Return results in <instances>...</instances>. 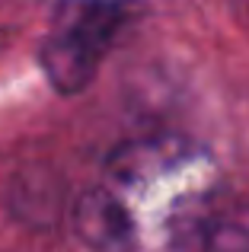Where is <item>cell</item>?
<instances>
[{"label":"cell","instance_id":"6da1fadb","mask_svg":"<svg viewBox=\"0 0 249 252\" xmlns=\"http://www.w3.org/2000/svg\"><path fill=\"white\" fill-rule=\"evenodd\" d=\"M218 166L179 134L137 137L115 150L77 204L90 252H188L218 214Z\"/></svg>","mask_w":249,"mask_h":252},{"label":"cell","instance_id":"7a4b0ae2","mask_svg":"<svg viewBox=\"0 0 249 252\" xmlns=\"http://www.w3.org/2000/svg\"><path fill=\"white\" fill-rule=\"evenodd\" d=\"M131 0H70L58 10L42 42V70L61 93H80L96 77L102 58L128 26Z\"/></svg>","mask_w":249,"mask_h":252},{"label":"cell","instance_id":"3957f363","mask_svg":"<svg viewBox=\"0 0 249 252\" xmlns=\"http://www.w3.org/2000/svg\"><path fill=\"white\" fill-rule=\"evenodd\" d=\"M188 252H249V208L218 211Z\"/></svg>","mask_w":249,"mask_h":252}]
</instances>
